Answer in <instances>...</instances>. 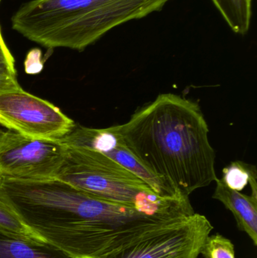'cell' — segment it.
<instances>
[{
  "mask_svg": "<svg viewBox=\"0 0 257 258\" xmlns=\"http://www.w3.org/2000/svg\"><path fill=\"white\" fill-rule=\"evenodd\" d=\"M21 86L18 83L16 77L0 75V92L20 89Z\"/></svg>",
  "mask_w": 257,
  "mask_h": 258,
  "instance_id": "obj_16",
  "label": "cell"
},
{
  "mask_svg": "<svg viewBox=\"0 0 257 258\" xmlns=\"http://www.w3.org/2000/svg\"><path fill=\"white\" fill-rule=\"evenodd\" d=\"M0 200L39 239L72 258H101L164 216L101 200L57 178L0 177Z\"/></svg>",
  "mask_w": 257,
  "mask_h": 258,
  "instance_id": "obj_1",
  "label": "cell"
},
{
  "mask_svg": "<svg viewBox=\"0 0 257 258\" xmlns=\"http://www.w3.org/2000/svg\"><path fill=\"white\" fill-rule=\"evenodd\" d=\"M0 230L21 239L31 241H42L32 233L20 221L13 211L0 200Z\"/></svg>",
  "mask_w": 257,
  "mask_h": 258,
  "instance_id": "obj_13",
  "label": "cell"
},
{
  "mask_svg": "<svg viewBox=\"0 0 257 258\" xmlns=\"http://www.w3.org/2000/svg\"><path fill=\"white\" fill-rule=\"evenodd\" d=\"M56 178L101 200L147 210L193 212L188 199L158 197L144 180L95 150L66 147Z\"/></svg>",
  "mask_w": 257,
  "mask_h": 258,
  "instance_id": "obj_4",
  "label": "cell"
},
{
  "mask_svg": "<svg viewBox=\"0 0 257 258\" xmlns=\"http://www.w3.org/2000/svg\"><path fill=\"white\" fill-rule=\"evenodd\" d=\"M256 177V167L241 161H236L224 168L221 180L228 187L239 192L250 183L251 196L257 199Z\"/></svg>",
  "mask_w": 257,
  "mask_h": 258,
  "instance_id": "obj_12",
  "label": "cell"
},
{
  "mask_svg": "<svg viewBox=\"0 0 257 258\" xmlns=\"http://www.w3.org/2000/svg\"><path fill=\"white\" fill-rule=\"evenodd\" d=\"M205 258H235V246L230 239L217 233L208 236L201 254Z\"/></svg>",
  "mask_w": 257,
  "mask_h": 258,
  "instance_id": "obj_14",
  "label": "cell"
},
{
  "mask_svg": "<svg viewBox=\"0 0 257 258\" xmlns=\"http://www.w3.org/2000/svg\"><path fill=\"white\" fill-rule=\"evenodd\" d=\"M60 141L66 147H81L102 153L144 180L158 197L187 199L174 194L161 180L149 173L127 148L113 126L93 128L75 124L72 130Z\"/></svg>",
  "mask_w": 257,
  "mask_h": 258,
  "instance_id": "obj_8",
  "label": "cell"
},
{
  "mask_svg": "<svg viewBox=\"0 0 257 258\" xmlns=\"http://www.w3.org/2000/svg\"><path fill=\"white\" fill-rule=\"evenodd\" d=\"M0 125L29 138L60 140L75 123L49 101L20 88L0 92Z\"/></svg>",
  "mask_w": 257,
  "mask_h": 258,
  "instance_id": "obj_7",
  "label": "cell"
},
{
  "mask_svg": "<svg viewBox=\"0 0 257 258\" xmlns=\"http://www.w3.org/2000/svg\"><path fill=\"white\" fill-rule=\"evenodd\" d=\"M170 0H30L13 30L48 48L83 51L117 26L161 11Z\"/></svg>",
  "mask_w": 257,
  "mask_h": 258,
  "instance_id": "obj_3",
  "label": "cell"
},
{
  "mask_svg": "<svg viewBox=\"0 0 257 258\" xmlns=\"http://www.w3.org/2000/svg\"><path fill=\"white\" fill-rule=\"evenodd\" d=\"M2 1H3V0H0V4H1Z\"/></svg>",
  "mask_w": 257,
  "mask_h": 258,
  "instance_id": "obj_17",
  "label": "cell"
},
{
  "mask_svg": "<svg viewBox=\"0 0 257 258\" xmlns=\"http://www.w3.org/2000/svg\"><path fill=\"white\" fill-rule=\"evenodd\" d=\"M213 229L194 213L147 230L103 258H198Z\"/></svg>",
  "mask_w": 257,
  "mask_h": 258,
  "instance_id": "obj_5",
  "label": "cell"
},
{
  "mask_svg": "<svg viewBox=\"0 0 257 258\" xmlns=\"http://www.w3.org/2000/svg\"><path fill=\"white\" fill-rule=\"evenodd\" d=\"M60 140L36 139L0 130V177L50 180L57 177L66 156Z\"/></svg>",
  "mask_w": 257,
  "mask_h": 258,
  "instance_id": "obj_6",
  "label": "cell"
},
{
  "mask_svg": "<svg viewBox=\"0 0 257 258\" xmlns=\"http://www.w3.org/2000/svg\"><path fill=\"white\" fill-rule=\"evenodd\" d=\"M0 75L16 77L15 60L8 48L0 27Z\"/></svg>",
  "mask_w": 257,
  "mask_h": 258,
  "instance_id": "obj_15",
  "label": "cell"
},
{
  "mask_svg": "<svg viewBox=\"0 0 257 258\" xmlns=\"http://www.w3.org/2000/svg\"><path fill=\"white\" fill-rule=\"evenodd\" d=\"M231 30L236 34H247L250 30L253 0H211Z\"/></svg>",
  "mask_w": 257,
  "mask_h": 258,
  "instance_id": "obj_11",
  "label": "cell"
},
{
  "mask_svg": "<svg viewBox=\"0 0 257 258\" xmlns=\"http://www.w3.org/2000/svg\"><path fill=\"white\" fill-rule=\"evenodd\" d=\"M217 186L213 198L221 202L232 212L238 230L244 232L257 245V199L228 187L221 179L216 180Z\"/></svg>",
  "mask_w": 257,
  "mask_h": 258,
  "instance_id": "obj_9",
  "label": "cell"
},
{
  "mask_svg": "<svg viewBox=\"0 0 257 258\" xmlns=\"http://www.w3.org/2000/svg\"><path fill=\"white\" fill-rule=\"evenodd\" d=\"M113 127L137 160L177 196L190 198L217 180L215 151L197 103L161 94Z\"/></svg>",
  "mask_w": 257,
  "mask_h": 258,
  "instance_id": "obj_2",
  "label": "cell"
},
{
  "mask_svg": "<svg viewBox=\"0 0 257 258\" xmlns=\"http://www.w3.org/2000/svg\"><path fill=\"white\" fill-rule=\"evenodd\" d=\"M0 258H72L44 241L21 239L0 230Z\"/></svg>",
  "mask_w": 257,
  "mask_h": 258,
  "instance_id": "obj_10",
  "label": "cell"
}]
</instances>
